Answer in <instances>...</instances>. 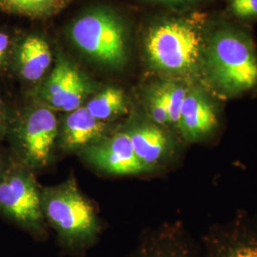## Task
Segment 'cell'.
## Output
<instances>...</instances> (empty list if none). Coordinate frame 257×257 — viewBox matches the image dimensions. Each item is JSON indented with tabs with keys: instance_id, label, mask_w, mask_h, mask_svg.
Segmentation results:
<instances>
[{
	"instance_id": "obj_6",
	"label": "cell",
	"mask_w": 257,
	"mask_h": 257,
	"mask_svg": "<svg viewBox=\"0 0 257 257\" xmlns=\"http://www.w3.org/2000/svg\"><path fill=\"white\" fill-rule=\"evenodd\" d=\"M0 210L25 227H37L42 218L41 198L31 175L15 171L0 176Z\"/></svg>"
},
{
	"instance_id": "obj_19",
	"label": "cell",
	"mask_w": 257,
	"mask_h": 257,
	"mask_svg": "<svg viewBox=\"0 0 257 257\" xmlns=\"http://www.w3.org/2000/svg\"><path fill=\"white\" fill-rule=\"evenodd\" d=\"M230 9L239 19H252L257 17V0H230Z\"/></svg>"
},
{
	"instance_id": "obj_5",
	"label": "cell",
	"mask_w": 257,
	"mask_h": 257,
	"mask_svg": "<svg viewBox=\"0 0 257 257\" xmlns=\"http://www.w3.org/2000/svg\"><path fill=\"white\" fill-rule=\"evenodd\" d=\"M203 257H257V221L248 215L213 226L203 236Z\"/></svg>"
},
{
	"instance_id": "obj_11",
	"label": "cell",
	"mask_w": 257,
	"mask_h": 257,
	"mask_svg": "<svg viewBox=\"0 0 257 257\" xmlns=\"http://www.w3.org/2000/svg\"><path fill=\"white\" fill-rule=\"evenodd\" d=\"M218 124L215 108L203 92L189 89L180 111L177 128L184 139L198 141L207 138Z\"/></svg>"
},
{
	"instance_id": "obj_14",
	"label": "cell",
	"mask_w": 257,
	"mask_h": 257,
	"mask_svg": "<svg viewBox=\"0 0 257 257\" xmlns=\"http://www.w3.org/2000/svg\"><path fill=\"white\" fill-rule=\"evenodd\" d=\"M52 63V53L46 41L38 37H29L20 48L19 65L22 76L31 82L39 80Z\"/></svg>"
},
{
	"instance_id": "obj_17",
	"label": "cell",
	"mask_w": 257,
	"mask_h": 257,
	"mask_svg": "<svg viewBox=\"0 0 257 257\" xmlns=\"http://www.w3.org/2000/svg\"><path fill=\"white\" fill-rule=\"evenodd\" d=\"M159 86L165 99L169 114V124L170 126H175L177 128L181 108L185 97L189 92V88L184 86L181 83L173 81L162 83L159 84Z\"/></svg>"
},
{
	"instance_id": "obj_18",
	"label": "cell",
	"mask_w": 257,
	"mask_h": 257,
	"mask_svg": "<svg viewBox=\"0 0 257 257\" xmlns=\"http://www.w3.org/2000/svg\"><path fill=\"white\" fill-rule=\"evenodd\" d=\"M148 110L153 121L158 126H170L169 114L160 86L157 85L149 92Z\"/></svg>"
},
{
	"instance_id": "obj_8",
	"label": "cell",
	"mask_w": 257,
	"mask_h": 257,
	"mask_svg": "<svg viewBox=\"0 0 257 257\" xmlns=\"http://www.w3.org/2000/svg\"><path fill=\"white\" fill-rule=\"evenodd\" d=\"M86 155L97 168L112 175H137L146 171L135 154L128 133L93 143L86 149Z\"/></svg>"
},
{
	"instance_id": "obj_3",
	"label": "cell",
	"mask_w": 257,
	"mask_h": 257,
	"mask_svg": "<svg viewBox=\"0 0 257 257\" xmlns=\"http://www.w3.org/2000/svg\"><path fill=\"white\" fill-rule=\"evenodd\" d=\"M44 209L68 246L83 247L95 237L98 227L93 209L73 181L50 193Z\"/></svg>"
},
{
	"instance_id": "obj_23",
	"label": "cell",
	"mask_w": 257,
	"mask_h": 257,
	"mask_svg": "<svg viewBox=\"0 0 257 257\" xmlns=\"http://www.w3.org/2000/svg\"><path fill=\"white\" fill-rule=\"evenodd\" d=\"M2 175H3V174H2V173H1V171H0V176H1Z\"/></svg>"
},
{
	"instance_id": "obj_2",
	"label": "cell",
	"mask_w": 257,
	"mask_h": 257,
	"mask_svg": "<svg viewBox=\"0 0 257 257\" xmlns=\"http://www.w3.org/2000/svg\"><path fill=\"white\" fill-rule=\"evenodd\" d=\"M202 37L188 20L173 19L152 28L146 38V52L156 69L186 74L197 69L202 56Z\"/></svg>"
},
{
	"instance_id": "obj_13",
	"label": "cell",
	"mask_w": 257,
	"mask_h": 257,
	"mask_svg": "<svg viewBox=\"0 0 257 257\" xmlns=\"http://www.w3.org/2000/svg\"><path fill=\"white\" fill-rule=\"evenodd\" d=\"M128 134L135 154L145 170L156 165L170 147L168 136L158 125H141Z\"/></svg>"
},
{
	"instance_id": "obj_7",
	"label": "cell",
	"mask_w": 257,
	"mask_h": 257,
	"mask_svg": "<svg viewBox=\"0 0 257 257\" xmlns=\"http://www.w3.org/2000/svg\"><path fill=\"white\" fill-rule=\"evenodd\" d=\"M57 136V121L54 112L40 108L33 110L19 126L17 141L24 161L31 166H44Z\"/></svg>"
},
{
	"instance_id": "obj_10",
	"label": "cell",
	"mask_w": 257,
	"mask_h": 257,
	"mask_svg": "<svg viewBox=\"0 0 257 257\" xmlns=\"http://www.w3.org/2000/svg\"><path fill=\"white\" fill-rule=\"evenodd\" d=\"M132 257H203L202 247L181 226L171 225L148 233Z\"/></svg>"
},
{
	"instance_id": "obj_1",
	"label": "cell",
	"mask_w": 257,
	"mask_h": 257,
	"mask_svg": "<svg viewBox=\"0 0 257 257\" xmlns=\"http://www.w3.org/2000/svg\"><path fill=\"white\" fill-rule=\"evenodd\" d=\"M208 74L221 92L237 94L257 84V57L246 37L232 31L215 34L207 50Z\"/></svg>"
},
{
	"instance_id": "obj_16",
	"label": "cell",
	"mask_w": 257,
	"mask_h": 257,
	"mask_svg": "<svg viewBox=\"0 0 257 257\" xmlns=\"http://www.w3.org/2000/svg\"><path fill=\"white\" fill-rule=\"evenodd\" d=\"M86 108L93 117L102 122L127 111L124 93L116 88H107L102 91L88 103Z\"/></svg>"
},
{
	"instance_id": "obj_9",
	"label": "cell",
	"mask_w": 257,
	"mask_h": 257,
	"mask_svg": "<svg viewBox=\"0 0 257 257\" xmlns=\"http://www.w3.org/2000/svg\"><path fill=\"white\" fill-rule=\"evenodd\" d=\"M89 86L80 73L66 60H60L43 89L47 103L55 110L71 112L81 107Z\"/></svg>"
},
{
	"instance_id": "obj_20",
	"label": "cell",
	"mask_w": 257,
	"mask_h": 257,
	"mask_svg": "<svg viewBox=\"0 0 257 257\" xmlns=\"http://www.w3.org/2000/svg\"><path fill=\"white\" fill-rule=\"evenodd\" d=\"M8 47H9V37L4 33H0V66L2 64L3 58L6 55Z\"/></svg>"
},
{
	"instance_id": "obj_4",
	"label": "cell",
	"mask_w": 257,
	"mask_h": 257,
	"mask_svg": "<svg viewBox=\"0 0 257 257\" xmlns=\"http://www.w3.org/2000/svg\"><path fill=\"white\" fill-rule=\"evenodd\" d=\"M72 37L81 51L101 63L118 66L126 59L124 29L110 13L94 11L83 16L74 23Z\"/></svg>"
},
{
	"instance_id": "obj_21",
	"label": "cell",
	"mask_w": 257,
	"mask_h": 257,
	"mask_svg": "<svg viewBox=\"0 0 257 257\" xmlns=\"http://www.w3.org/2000/svg\"><path fill=\"white\" fill-rule=\"evenodd\" d=\"M159 2H165V3H173V4H191L194 3L198 0H154Z\"/></svg>"
},
{
	"instance_id": "obj_15",
	"label": "cell",
	"mask_w": 257,
	"mask_h": 257,
	"mask_svg": "<svg viewBox=\"0 0 257 257\" xmlns=\"http://www.w3.org/2000/svg\"><path fill=\"white\" fill-rule=\"evenodd\" d=\"M73 0H0V8L31 19H47L64 10Z\"/></svg>"
},
{
	"instance_id": "obj_12",
	"label": "cell",
	"mask_w": 257,
	"mask_h": 257,
	"mask_svg": "<svg viewBox=\"0 0 257 257\" xmlns=\"http://www.w3.org/2000/svg\"><path fill=\"white\" fill-rule=\"evenodd\" d=\"M104 133L105 123L93 117L86 107H79L65 120L61 142L65 149L74 151L99 141Z\"/></svg>"
},
{
	"instance_id": "obj_22",
	"label": "cell",
	"mask_w": 257,
	"mask_h": 257,
	"mask_svg": "<svg viewBox=\"0 0 257 257\" xmlns=\"http://www.w3.org/2000/svg\"><path fill=\"white\" fill-rule=\"evenodd\" d=\"M3 125V106H2V101L0 99V131L2 128Z\"/></svg>"
}]
</instances>
